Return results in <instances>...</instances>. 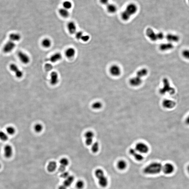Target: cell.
Instances as JSON below:
<instances>
[{"label": "cell", "instance_id": "6da1fadb", "mask_svg": "<svg viewBox=\"0 0 189 189\" xmlns=\"http://www.w3.org/2000/svg\"><path fill=\"white\" fill-rule=\"evenodd\" d=\"M163 165L159 162H155L145 167L144 168L143 173L145 174L153 175L159 174L163 170Z\"/></svg>", "mask_w": 189, "mask_h": 189}, {"label": "cell", "instance_id": "7a4b0ae2", "mask_svg": "<svg viewBox=\"0 0 189 189\" xmlns=\"http://www.w3.org/2000/svg\"><path fill=\"white\" fill-rule=\"evenodd\" d=\"M138 10L137 5L133 3H131L127 5L125 9L121 14V18L123 20L127 21L131 17L136 13Z\"/></svg>", "mask_w": 189, "mask_h": 189}, {"label": "cell", "instance_id": "3957f363", "mask_svg": "<svg viewBox=\"0 0 189 189\" xmlns=\"http://www.w3.org/2000/svg\"><path fill=\"white\" fill-rule=\"evenodd\" d=\"M163 86L159 90V93L160 94L164 95L168 93L171 95H172L175 93V89L171 86L170 82L167 78H163Z\"/></svg>", "mask_w": 189, "mask_h": 189}, {"label": "cell", "instance_id": "277c9868", "mask_svg": "<svg viewBox=\"0 0 189 189\" xmlns=\"http://www.w3.org/2000/svg\"><path fill=\"white\" fill-rule=\"evenodd\" d=\"M95 175L98 179L99 184L101 187L105 188L107 186L108 180L103 170L101 169H97L95 171Z\"/></svg>", "mask_w": 189, "mask_h": 189}, {"label": "cell", "instance_id": "5b68a950", "mask_svg": "<svg viewBox=\"0 0 189 189\" xmlns=\"http://www.w3.org/2000/svg\"><path fill=\"white\" fill-rule=\"evenodd\" d=\"M146 34L151 40L153 41L162 40L164 37V35L163 32L156 33L153 29L150 28H148L146 30Z\"/></svg>", "mask_w": 189, "mask_h": 189}, {"label": "cell", "instance_id": "8992f818", "mask_svg": "<svg viewBox=\"0 0 189 189\" xmlns=\"http://www.w3.org/2000/svg\"><path fill=\"white\" fill-rule=\"evenodd\" d=\"M135 150L142 155L147 154L149 151V148L146 144L143 142H139L135 145Z\"/></svg>", "mask_w": 189, "mask_h": 189}, {"label": "cell", "instance_id": "52a82bcc", "mask_svg": "<svg viewBox=\"0 0 189 189\" xmlns=\"http://www.w3.org/2000/svg\"><path fill=\"white\" fill-rule=\"evenodd\" d=\"M109 72L112 76L117 77L121 75L122 70L120 66L117 64H113L110 67Z\"/></svg>", "mask_w": 189, "mask_h": 189}, {"label": "cell", "instance_id": "ba28073f", "mask_svg": "<svg viewBox=\"0 0 189 189\" xmlns=\"http://www.w3.org/2000/svg\"><path fill=\"white\" fill-rule=\"evenodd\" d=\"M175 170L174 166L171 163H166L163 165L162 171L165 174L170 175L174 172Z\"/></svg>", "mask_w": 189, "mask_h": 189}, {"label": "cell", "instance_id": "9c48e42d", "mask_svg": "<svg viewBox=\"0 0 189 189\" xmlns=\"http://www.w3.org/2000/svg\"><path fill=\"white\" fill-rule=\"evenodd\" d=\"M10 69L12 72L15 73V76L18 78H21L23 75V73L22 70L20 69L19 67L16 64H12L9 66Z\"/></svg>", "mask_w": 189, "mask_h": 189}, {"label": "cell", "instance_id": "30bf717a", "mask_svg": "<svg viewBox=\"0 0 189 189\" xmlns=\"http://www.w3.org/2000/svg\"><path fill=\"white\" fill-rule=\"evenodd\" d=\"M17 56L20 61L23 64H29L30 61V57L26 53L21 51H19L17 53Z\"/></svg>", "mask_w": 189, "mask_h": 189}, {"label": "cell", "instance_id": "8fae6325", "mask_svg": "<svg viewBox=\"0 0 189 189\" xmlns=\"http://www.w3.org/2000/svg\"><path fill=\"white\" fill-rule=\"evenodd\" d=\"M143 80L142 78L137 76L133 77L129 81L130 85L133 87H138L142 84Z\"/></svg>", "mask_w": 189, "mask_h": 189}, {"label": "cell", "instance_id": "7c38bea8", "mask_svg": "<svg viewBox=\"0 0 189 189\" xmlns=\"http://www.w3.org/2000/svg\"><path fill=\"white\" fill-rule=\"evenodd\" d=\"M15 43L9 40L5 43L3 47L4 52L5 53H9L12 52L16 47Z\"/></svg>", "mask_w": 189, "mask_h": 189}, {"label": "cell", "instance_id": "4fadbf2b", "mask_svg": "<svg viewBox=\"0 0 189 189\" xmlns=\"http://www.w3.org/2000/svg\"><path fill=\"white\" fill-rule=\"evenodd\" d=\"M129 153L137 161H142L144 159L143 155L137 151L135 149H130L129 150Z\"/></svg>", "mask_w": 189, "mask_h": 189}, {"label": "cell", "instance_id": "5bb4252c", "mask_svg": "<svg viewBox=\"0 0 189 189\" xmlns=\"http://www.w3.org/2000/svg\"><path fill=\"white\" fill-rule=\"evenodd\" d=\"M162 106L163 107L166 109H172L176 106V103L172 100L166 99L163 101Z\"/></svg>", "mask_w": 189, "mask_h": 189}, {"label": "cell", "instance_id": "9a60e30c", "mask_svg": "<svg viewBox=\"0 0 189 189\" xmlns=\"http://www.w3.org/2000/svg\"><path fill=\"white\" fill-rule=\"evenodd\" d=\"M85 138V144L88 146L91 145L93 144L94 134L91 131L86 132L84 135Z\"/></svg>", "mask_w": 189, "mask_h": 189}, {"label": "cell", "instance_id": "2e32d148", "mask_svg": "<svg viewBox=\"0 0 189 189\" xmlns=\"http://www.w3.org/2000/svg\"><path fill=\"white\" fill-rule=\"evenodd\" d=\"M174 46L173 43L168 42L161 43L159 46V49L162 51H170L173 49Z\"/></svg>", "mask_w": 189, "mask_h": 189}, {"label": "cell", "instance_id": "e0dca14e", "mask_svg": "<svg viewBox=\"0 0 189 189\" xmlns=\"http://www.w3.org/2000/svg\"><path fill=\"white\" fill-rule=\"evenodd\" d=\"M166 40L168 42L172 43L178 42L179 41L180 38L177 35L169 33L166 36Z\"/></svg>", "mask_w": 189, "mask_h": 189}, {"label": "cell", "instance_id": "ac0fdd59", "mask_svg": "<svg viewBox=\"0 0 189 189\" xmlns=\"http://www.w3.org/2000/svg\"><path fill=\"white\" fill-rule=\"evenodd\" d=\"M58 74L57 72H53L50 74V83L52 85H55L58 83L59 82Z\"/></svg>", "mask_w": 189, "mask_h": 189}, {"label": "cell", "instance_id": "d6986e66", "mask_svg": "<svg viewBox=\"0 0 189 189\" xmlns=\"http://www.w3.org/2000/svg\"><path fill=\"white\" fill-rule=\"evenodd\" d=\"M13 153L12 147L10 145H7L4 148V156L7 158L11 157Z\"/></svg>", "mask_w": 189, "mask_h": 189}, {"label": "cell", "instance_id": "ffe728a7", "mask_svg": "<svg viewBox=\"0 0 189 189\" xmlns=\"http://www.w3.org/2000/svg\"><path fill=\"white\" fill-rule=\"evenodd\" d=\"M60 166L59 168V171L60 172H64L65 170L66 167L69 164V161L67 159L63 158L61 159L60 161Z\"/></svg>", "mask_w": 189, "mask_h": 189}, {"label": "cell", "instance_id": "44dd1931", "mask_svg": "<svg viewBox=\"0 0 189 189\" xmlns=\"http://www.w3.org/2000/svg\"><path fill=\"white\" fill-rule=\"evenodd\" d=\"M67 28L69 32L71 34H74L76 32V25L73 21H70L68 24Z\"/></svg>", "mask_w": 189, "mask_h": 189}, {"label": "cell", "instance_id": "7402d4cb", "mask_svg": "<svg viewBox=\"0 0 189 189\" xmlns=\"http://www.w3.org/2000/svg\"><path fill=\"white\" fill-rule=\"evenodd\" d=\"M62 58V56L60 53L57 52L53 54L50 58V61L53 63L59 61Z\"/></svg>", "mask_w": 189, "mask_h": 189}, {"label": "cell", "instance_id": "603a6c76", "mask_svg": "<svg viewBox=\"0 0 189 189\" xmlns=\"http://www.w3.org/2000/svg\"><path fill=\"white\" fill-rule=\"evenodd\" d=\"M149 73L148 69L146 68H143L138 70L136 73V76L142 78L147 76Z\"/></svg>", "mask_w": 189, "mask_h": 189}, {"label": "cell", "instance_id": "cb8c5ba5", "mask_svg": "<svg viewBox=\"0 0 189 189\" xmlns=\"http://www.w3.org/2000/svg\"><path fill=\"white\" fill-rule=\"evenodd\" d=\"M10 40L15 42L19 41L21 39V36L18 33H12L9 36Z\"/></svg>", "mask_w": 189, "mask_h": 189}, {"label": "cell", "instance_id": "d4e9b609", "mask_svg": "<svg viewBox=\"0 0 189 189\" xmlns=\"http://www.w3.org/2000/svg\"><path fill=\"white\" fill-rule=\"evenodd\" d=\"M117 167L119 170L123 171L125 170L127 167V163L125 160H120L118 161Z\"/></svg>", "mask_w": 189, "mask_h": 189}, {"label": "cell", "instance_id": "484cf974", "mask_svg": "<svg viewBox=\"0 0 189 189\" xmlns=\"http://www.w3.org/2000/svg\"><path fill=\"white\" fill-rule=\"evenodd\" d=\"M76 50L75 49L72 47H70L67 49L65 51V55L67 58H73L74 57L76 54Z\"/></svg>", "mask_w": 189, "mask_h": 189}, {"label": "cell", "instance_id": "4316f807", "mask_svg": "<svg viewBox=\"0 0 189 189\" xmlns=\"http://www.w3.org/2000/svg\"><path fill=\"white\" fill-rule=\"evenodd\" d=\"M74 178V176L70 175L66 178L65 180L64 181V185L66 186L67 187H69L72 184V183L73 182Z\"/></svg>", "mask_w": 189, "mask_h": 189}, {"label": "cell", "instance_id": "83f0119b", "mask_svg": "<svg viewBox=\"0 0 189 189\" xmlns=\"http://www.w3.org/2000/svg\"><path fill=\"white\" fill-rule=\"evenodd\" d=\"M57 167V164L55 161H51L47 166V170L50 172H53L56 170Z\"/></svg>", "mask_w": 189, "mask_h": 189}, {"label": "cell", "instance_id": "f1b7e54d", "mask_svg": "<svg viewBox=\"0 0 189 189\" xmlns=\"http://www.w3.org/2000/svg\"><path fill=\"white\" fill-rule=\"evenodd\" d=\"M107 10L109 13H114L117 11V8L115 5L114 4H107Z\"/></svg>", "mask_w": 189, "mask_h": 189}, {"label": "cell", "instance_id": "f546056e", "mask_svg": "<svg viewBox=\"0 0 189 189\" xmlns=\"http://www.w3.org/2000/svg\"><path fill=\"white\" fill-rule=\"evenodd\" d=\"M41 44L43 47L44 48H50L51 46L52 41L49 38H45L42 40Z\"/></svg>", "mask_w": 189, "mask_h": 189}, {"label": "cell", "instance_id": "4dcf8cb0", "mask_svg": "<svg viewBox=\"0 0 189 189\" xmlns=\"http://www.w3.org/2000/svg\"><path fill=\"white\" fill-rule=\"evenodd\" d=\"M59 13L61 16L65 18H67L69 15L68 10L64 8L60 9L59 11Z\"/></svg>", "mask_w": 189, "mask_h": 189}, {"label": "cell", "instance_id": "1f68e13d", "mask_svg": "<svg viewBox=\"0 0 189 189\" xmlns=\"http://www.w3.org/2000/svg\"><path fill=\"white\" fill-rule=\"evenodd\" d=\"M91 151L94 153H96L99 149V144L98 143L94 142L92 144Z\"/></svg>", "mask_w": 189, "mask_h": 189}, {"label": "cell", "instance_id": "d6a6232c", "mask_svg": "<svg viewBox=\"0 0 189 189\" xmlns=\"http://www.w3.org/2000/svg\"><path fill=\"white\" fill-rule=\"evenodd\" d=\"M103 106V104L100 102H96L92 105V107L93 109L99 110L101 109Z\"/></svg>", "mask_w": 189, "mask_h": 189}, {"label": "cell", "instance_id": "836d02e7", "mask_svg": "<svg viewBox=\"0 0 189 189\" xmlns=\"http://www.w3.org/2000/svg\"><path fill=\"white\" fill-rule=\"evenodd\" d=\"M6 131L7 133L10 135H13L16 132V129L12 126H9L7 128Z\"/></svg>", "mask_w": 189, "mask_h": 189}, {"label": "cell", "instance_id": "e575fe53", "mask_svg": "<svg viewBox=\"0 0 189 189\" xmlns=\"http://www.w3.org/2000/svg\"><path fill=\"white\" fill-rule=\"evenodd\" d=\"M72 4L70 2L68 1H66L63 3V6L64 8L68 10L71 9L72 7Z\"/></svg>", "mask_w": 189, "mask_h": 189}, {"label": "cell", "instance_id": "d590c367", "mask_svg": "<svg viewBox=\"0 0 189 189\" xmlns=\"http://www.w3.org/2000/svg\"><path fill=\"white\" fill-rule=\"evenodd\" d=\"M8 139V137L5 133L0 131V139L3 141H6Z\"/></svg>", "mask_w": 189, "mask_h": 189}, {"label": "cell", "instance_id": "8d00e7d4", "mask_svg": "<svg viewBox=\"0 0 189 189\" xmlns=\"http://www.w3.org/2000/svg\"><path fill=\"white\" fill-rule=\"evenodd\" d=\"M42 125L40 124H37L34 126V130L36 132H40L42 130Z\"/></svg>", "mask_w": 189, "mask_h": 189}, {"label": "cell", "instance_id": "74e56055", "mask_svg": "<svg viewBox=\"0 0 189 189\" xmlns=\"http://www.w3.org/2000/svg\"><path fill=\"white\" fill-rule=\"evenodd\" d=\"M182 55L184 58L189 60V50L186 49L183 51L182 52Z\"/></svg>", "mask_w": 189, "mask_h": 189}, {"label": "cell", "instance_id": "f35d334b", "mask_svg": "<svg viewBox=\"0 0 189 189\" xmlns=\"http://www.w3.org/2000/svg\"><path fill=\"white\" fill-rule=\"evenodd\" d=\"M84 183L82 180H79L76 183V187L78 189H82L83 187Z\"/></svg>", "mask_w": 189, "mask_h": 189}, {"label": "cell", "instance_id": "ab89813d", "mask_svg": "<svg viewBox=\"0 0 189 189\" xmlns=\"http://www.w3.org/2000/svg\"><path fill=\"white\" fill-rule=\"evenodd\" d=\"M83 35V33L82 31L76 32L75 33V37L77 39L80 40L82 36Z\"/></svg>", "mask_w": 189, "mask_h": 189}, {"label": "cell", "instance_id": "60d3db41", "mask_svg": "<svg viewBox=\"0 0 189 189\" xmlns=\"http://www.w3.org/2000/svg\"><path fill=\"white\" fill-rule=\"evenodd\" d=\"M90 39V37L89 35H83L81 38V40L82 41L84 42H87L89 41Z\"/></svg>", "mask_w": 189, "mask_h": 189}, {"label": "cell", "instance_id": "b9f144b4", "mask_svg": "<svg viewBox=\"0 0 189 189\" xmlns=\"http://www.w3.org/2000/svg\"><path fill=\"white\" fill-rule=\"evenodd\" d=\"M69 176V173L68 172H62V174L61 175V177L64 179H66Z\"/></svg>", "mask_w": 189, "mask_h": 189}, {"label": "cell", "instance_id": "7bdbcfd3", "mask_svg": "<svg viewBox=\"0 0 189 189\" xmlns=\"http://www.w3.org/2000/svg\"><path fill=\"white\" fill-rule=\"evenodd\" d=\"M100 1L102 4L106 5L108 3L109 0H100Z\"/></svg>", "mask_w": 189, "mask_h": 189}, {"label": "cell", "instance_id": "ee69618b", "mask_svg": "<svg viewBox=\"0 0 189 189\" xmlns=\"http://www.w3.org/2000/svg\"><path fill=\"white\" fill-rule=\"evenodd\" d=\"M185 123H186V124L189 125V115L187 117L186 119H185Z\"/></svg>", "mask_w": 189, "mask_h": 189}, {"label": "cell", "instance_id": "f6af8a7d", "mask_svg": "<svg viewBox=\"0 0 189 189\" xmlns=\"http://www.w3.org/2000/svg\"><path fill=\"white\" fill-rule=\"evenodd\" d=\"M67 187L64 185V184L61 185L59 187V189H67Z\"/></svg>", "mask_w": 189, "mask_h": 189}, {"label": "cell", "instance_id": "bcb514c9", "mask_svg": "<svg viewBox=\"0 0 189 189\" xmlns=\"http://www.w3.org/2000/svg\"><path fill=\"white\" fill-rule=\"evenodd\" d=\"M187 171L188 173L189 174V165L187 167Z\"/></svg>", "mask_w": 189, "mask_h": 189}, {"label": "cell", "instance_id": "7dc6e473", "mask_svg": "<svg viewBox=\"0 0 189 189\" xmlns=\"http://www.w3.org/2000/svg\"><path fill=\"white\" fill-rule=\"evenodd\" d=\"M1 164H0V168H1Z\"/></svg>", "mask_w": 189, "mask_h": 189}, {"label": "cell", "instance_id": "c3c4849f", "mask_svg": "<svg viewBox=\"0 0 189 189\" xmlns=\"http://www.w3.org/2000/svg\"><path fill=\"white\" fill-rule=\"evenodd\" d=\"M188 2H189V0H188Z\"/></svg>", "mask_w": 189, "mask_h": 189}]
</instances>
